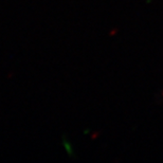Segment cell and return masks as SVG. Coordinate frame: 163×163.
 Returning <instances> with one entry per match:
<instances>
[{"instance_id": "cell-1", "label": "cell", "mask_w": 163, "mask_h": 163, "mask_svg": "<svg viewBox=\"0 0 163 163\" xmlns=\"http://www.w3.org/2000/svg\"><path fill=\"white\" fill-rule=\"evenodd\" d=\"M63 143H64V146H65V148H66V150L68 152V154H69L70 156L73 155L72 149H71V147H70V144H69V142L66 140V138H64V139H63Z\"/></svg>"}]
</instances>
